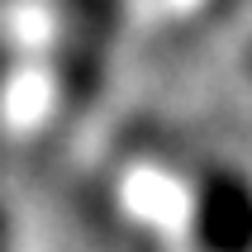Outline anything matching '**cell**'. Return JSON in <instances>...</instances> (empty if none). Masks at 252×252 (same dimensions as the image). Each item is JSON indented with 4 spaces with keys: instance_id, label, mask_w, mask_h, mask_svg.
Returning <instances> with one entry per match:
<instances>
[{
    "instance_id": "1",
    "label": "cell",
    "mask_w": 252,
    "mask_h": 252,
    "mask_svg": "<svg viewBox=\"0 0 252 252\" xmlns=\"http://www.w3.org/2000/svg\"><path fill=\"white\" fill-rule=\"evenodd\" d=\"M128 0H57V38H53V81L57 100L91 105L105 91L124 38Z\"/></svg>"
},
{
    "instance_id": "2",
    "label": "cell",
    "mask_w": 252,
    "mask_h": 252,
    "mask_svg": "<svg viewBox=\"0 0 252 252\" xmlns=\"http://www.w3.org/2000/svg\"><path fill=\"white\" fill-rule=\"evenodd\" d=\"M190 252H252V186L233 162H210L186 195Z\"/></svg>"
},
{
    "instance_id": "3",
    "label": "cell",
    "mask_w": 252,
    "mask_h": 252,
    "mask_svg": "<svg viewBox=\"0 0 252 252\" xmlns=\"http://www.w3.org/2000/svg\"><path fill=\"white\" fill-rule=\"evenodd\" d=\"M0 252H14V219L5 210V200H0Z\"/></svg>"
}]
</instances>
